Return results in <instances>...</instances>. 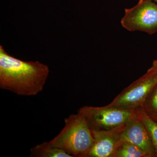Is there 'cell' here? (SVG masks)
<instances>
[{"label": "cell", "mask_w": 157, "mask_h": 157, "mask_svg": "<svg viewBox=\"0 0 157 157\" xmlns=\"http://www.w3.org/2000/svg\"><path fill=\"white\" fill-rule=\"evenodd\" d=\"M49 69L39 61H26L9 54L0 45V88L17 95H37L44 89Z\"/></svg>", "instance_id": "cell-1"}, {"label": "cell", "mask_w": 157, "mask_h": 157, "mask_svg": "<svg viewBox=\"0 0 157 157\" xmlns=\"http://www.w3.org/2000/svg\"><path fill=\"white\" fill-rule=\"evenodd\" d=\"M94 141L91 130L81 115H70L56 137L48 141L52 146L60 149L72 157H86Z\"/></svg>", "instance_id": "cell-2"}, {"label": "cell", "mask_w": 157, "mask_h": 157, "mask_svg": "<svg viewBox=\"0 0 157 157\" xmlns=\"http://www.w3.org/2000/svg\"><path fill=\"white\" fill-rule=\"evenodd\" d=\"M91 130L117 131L122 129L138 117L137 109L107 106L95 107L85 106L78 111Z\"/></svg>", "instance_id": "cell-3"}, {"label": "cell", "mask_w": 157, "mask_h": 157, "mask_svg": "<svg viewBox=\"0 0 157 157\" xmlns=\"http://www.w3.org/2000/svg\"><path fill=\"white\" fill-rule=\"evenodd\" d=\"M124 29L152 35L157 32V4L152 0H140L136 6L125 10L121 20Z\"/></svg>", "instance_id": "cell-4"}, {"label": "cell", "mask_w": 157, "mask_h": 157, "mask_svg": "<svg viewBox=\"0 0 157 157\" xmlns=\"http://www.w3.org/2000/svg\"><path fill=\"white\" fill-rule=\"evenodd\" d=\"M157 84V73L150 68L143 76L125 88L109 106L132 109L141 108L149 93Z\"/></svg>", "instance_id": "cell-5"}, {"label": "cell", "mask_w": 157, "mask_h": 157, "mask_svg": "<svg viewBox=\"0 0 157 157\" xmlns=\"http://www.w3.org/2000/svg\"><path fill=\"white\" fill-rule=\"evenodd\" d=\"M118 133L121 141H128L135 144L144 151L148 157H155L151 139L139 115L137 118L120 130Z\"/></svg>", "instance_id": "cell-6"}, {"label": "cell", "mask_w": 157, "mask_h": 157, "mask_svg": "<svg viewBox=\"0 0 157 157\" xmlns=\"http://www.w3.org/2000/svg\"><path fill=\"white\" fill-rule=\"evenodd\" d=\"M91 130L94 141L86 157H115L121 140L118 131Z\"/></svg>", "instance_id": "cell-7"}, {"label": "cell", "mask_w": 157, "mask_h": 157, "mask_svg": "<svg viewBox=\"0 0 157 157\" xmlns=\"http://www.w3.org/2000/svg\"><path fill=\"white\" fill-rule=\"evenodd\" d=\"M30 157H72L60 149L52 146L47 141L37 144L30 150Z\"/></svg>", "instance_id": "cell-8"}, {"label": "cell", "mask_w": 157, "mask_h": 157, "mask_svg": "<svg viewBox=\"0 0 157 157\" xmlns=\"http://www.w3.org/2000/svg\"><path fill=\"white\" fill-rule=\"evenodd\" d=\"M141 108L149 117L157 123V84L149 93Z\"/></svg>", "instance_id": "cell-9"}, {"label": "cell", "mask_w": 157, "mask_h": 157, "mask_svg": "<svg viewBox=\"0 0 157 157\" xmlns=\"http://www.w3.org/2000/svg\"><path fill=\"white\" fill-rule=\"evenodd\" d=\"M139 117L146 127L154 147L155 157H157V123L146 115L141 108L137 109Z\"/></svg>", "instance_id": "cell-10"}, {"label": "cell", "mask_w": 157, "mask_h": 157, "mask_svg": "<svg viewBox=\"0 0 157 157\" xmlns=\"http://www.w3.org/2000/svg\"><path fill=\"white\" fill-rule=\"evenodd\" d=\"M115 157H148L139 147L128 141H121Z\"/></svg>", "instance_id": "cell-11"}, {"label": "cell", "mask_w": 157, "mask_h": 157, "mask_svg": "<svg viewBox=\"0 0 157 157\" xmlns=\"http://www.w3.org/2000/svg\"><path fill=\"white\" fill-rule=\"evenodd\" d=\"M157 73V59L153 61L151 67H150Z\"/></svg>", "instance_id": "cell-12"}, {"label": "cell", "mask_w": 157, "mask_h": 157, "mask_svg": "<svg viewBox=\"0 0 157 157\" xmlns=\"http://www.w3.org/2000/svg\"><path fill=\"white\" fill-rule=\"evenodd\" d=\"M152 1H153V2H155L157 4V0H152Z\"/></svg>", "instance_id": "cell-13"}]
</instances>
